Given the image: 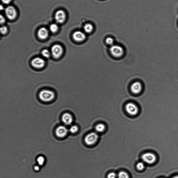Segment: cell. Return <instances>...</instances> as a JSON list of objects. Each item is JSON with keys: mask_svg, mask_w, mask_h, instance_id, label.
<instances>
[{"mask_svg": "<svg viewBox=\"0 0 178 178\" xmlns=\"http://www.w3.org/2000/svg\"><path fill=\"white\" fill-rule=\"evenodd\" d=\"M94 27L91 24L87 23L84 25V31L87 33H90L93 31Z\"/></svg>", "mask_w": 178, "mask_h": 178, "instance_id": "obj_15", "label": "cell"}, {"mask_svg": "<svg viewBox=\"0 0 178 178\" xmlns=\"http://www.w3.org/2000/svg\"><path fill=\"white\" fill-rule=\"evenodd\" d=\"M117 177L116 173L114 172H111L108 175L107 178H116Z\"/></svg>", "mask_w": 178, "mask_h": 178, "instance_id": "obj_24", "label": "cell"}, {"mask_svg": "<svg viewBox=\"0 0 178 178\" xmlns=\"http://www.w3.org/2000/svg\"><path fill=\"white\" fill-rule=\"evenodd\" d=\"M106 43L108 45L112 46L114 43V40L111 37H108L106 39Z\"/></svg>", "mask_w": 178, "mask_h": 178, "instance_id": "obj_23", "label": "cell"}, {"mask_svg": "<svg viewBox=\"0 0 178 178\" xmlns=\"http://www.w3.org/2000/svg\"><path fill=\"white\" fill-rule=\"evenodd\" d=\"M1 33L3 34H5L7 33V27L5 26H3L1 27Z\"/></svg>", "mask_w": 178, "mask_h": 178, "instance_id": "obj_25", "label": "cell"}, {"mask_svg": "<svg viewBox=\"0 0 178 178\" xmlns=\"http://www.w3.org/2000/svg\"><path fill=\"white\" fill-rule=\"evenodd\" d=\"M66 19V14L64 11L60 10L56 12L55 15V19L58 23H63L65 20Z\"/></svg>", "mask_w": 178, "mask_h": 178, "instance_id": "obj_10", "label": "cell"}, {"mask_svg": "<svg viewBox=\"0 0 178 178\" xmlns=\"http://www.w3.org/2000/svg\"><path fill=\"white\" fill-rule=\"evenodd\" d=\"M125 109L128 114L131 116H135L139 112L138 107L132 103H129L126 104Z\"/></svg>", "mask_w": 178, "mask_h": 178, "instance_id": "obj_5", "label": "cell"}, {"mask_svg": "<svg viewBox=\"0 0 178 178\" xmlns=\"http://www.w3.org/2000/svg\"><path fill=\"white\" fill-rule=\"evenodd\" d=\"M48 32L47 29L45 27H42L38 30V35L39 38L41 39H46L48 38Z\"/></svg>", "mask_w": 178, "mask_h": 178, "instance_id": "obj_14", "label": "cell"}, {"mask_svg": "<svg viewBox=\"0 0 178 178\" xmlns=\"http://www.w3.org/2000/svg\"><path fill=\"white\" fill-rule=\"evenodd\" d=\"M1 10H2V9H3V6L2 5H1Z\"/></svg>", "mask_w": 178, "mask_h": 178, "instance_id": "obj_30", "label": "cell"}, {"mask_svg": "<svg viewBox=\"0 0 178 178\" xmlns=\"http://www.w3.org/2000/svg\"><path fill=\"white\" fill-rule=\"evenodd\" d=\"M137 168L138 170L142 171L145 168V165L143 163L139 162L137 164Z\"/></svg>", "mask_w": 178, "mask_h": 178, "instance_id": "obj_20", "label": "cell"}, {"mask_svg": "<svg viewBox=\"0 0 178 178\" xmlns=\"http://www.w3.org/2000/svg\"><path fill=\"white\" fill-rule=\"evenodd\" d=\"M1 23L3 24L5 22V19L3 16L1 15Z\"/></svg>", "mask_w": 178, "mask_h": 178, "instance_id": "obj_27", "label": "cell"}, {"mask_svg": "<svg viewBox=\"0 0 178 178\" xmlns=\"http://www.w3.org/2000/svg\"><path fill=\"white\" fill-rule=\"evenodd\" d=\"M62 52V48L60 45H55L51 48L52 54L55 58H58L60 57Z\"/></svg>", "mask_w": 178, "mask_h": 178, "instance_id": "obj_7", "label": "cell"}, {"mask_svg": "<svg viewBox=\"0 0 178 178\" xmlns=\"http://www.w3.org/2000/svg\"><path fill=\"white\" fill-rule=\"evenodd\" d=\"M144 162L148 164H153L157 161V157L154 154L151 153H144L142 156Z\"/></svg>", "mask_w": 178, "mask_h": 178, "instance_id": "obj_3", "label": "cell"}, {"mask_svg": "<svg viewBox=\"0 0 178 178\" xmlns=\"http://www.w3.org/2000/svg\"><path fill=\"white\" fill-rule=\"evenodd\" d=\"M5 14L6 17L11 20H14L17 16V11L15 8L12 6H8L6 8Z\"/></svg>", "mask_w": 178, "mask_h": 178, "instance_id": "obj_6", "label": "cell"}, {"mask_svg": "<svg viewBox=\"0 0 178 178\" xmlns=\"http://www.w3.org/2000/svg\"><path fill=\"white\" fill-rule=\"evenodd\" d=\"M50 28L52 32L53 33H56L58 31L59 27L56 24H52L50 25Z\"/></svg>", "mask_w": 178, "mask_h": 178, "instance_id": "obj_18", "label": "cell"}, {"mask_svg": "<svg viewBox=\"0 0 178 178\" xmlns=\"http://www.w3.org/2000/svg\"><path fill=\"white\" fill-rule=\"evenodd\" d=\"M54 94L51 90H43L40 92L39 97L40 99L45 102L52 101L54 98Z\"/></svg>", "mask_w": 178, "mask_h": 178, "instance_id": "obj_1", "label": "cell"}, {"mask_svg": "<svg viewBox=\"0 0 178 178\" xmlns=\"http://www.w3.org/2000/svg\"><path fill=\"white\" fill-rule=\"evenodd\" d=\"M98 134L95 132H92L87 135L84 139V141L87 145H92L98 141Z\"/></svg>", "mask_w": 178, "mask_h": 178, "instance_id": "obj_2", "label": "cell"}, {"mask_svg": "<svg viewBox=\"0 0 178 178\" xmlns=\"http://www.w3.org/2000/svg\"><path fill=\"white\" fill-rule=\"evenodd\" d=\"M110 50L112 55L115 57H121L124 53L123 48L118 45H112L110 48Z\"/></svg>", "mask_w": 178, "mask_h": 178, "instance_id": "obj_4", "label": "cell"}, {"mask_svg": "<svg viewBox=\"0 0 178 178\" xmlns=\"http://www.w3.org/2000/svg\"><path fill=\"white\" fill-rule=\"evenodd\" d=\"M63 122L67 125H69L72 124L73 122V117L71 114L69 113H65L62 116Z\"/></svg>", "mask_w": 178, "mask_h": 178, "instance_id": "obj_13", "label": "cell"}, {"mask_svg": "<svg viewBox=\"0 0 178 178\" xmlns=\"http://www.w3.org/2000/svg\"><path fill=\"white\" fill-rule=\"evenodd\" d=\"M142 85L140 82H134L131 86V90L132 93L135 94L140 93L142 90Z\"/></svg>", "mask_w": 178, "mask_h": 178, "instance_id": "obj_12", "label": "cell"}, {"mask_svg": "<svg viewBox=\"0 0 178 178\" xmlns=\"http://www.w3.org/2000/svg\"><path fill=\"white\" fill-rule=\"evenodd\" d=\"M38 164L40 166H42L44 163L45 158L43 157L40 156L37 159Z\"/></svg>", "mask_w": 178, "mask_h": 178, "instance_id": "obj_21", "label": "cell"}, {"mask_svg": "<svg viewBox=\"0 0 178 178\" xmlns=\"http://www.w3.org/2000/svg\"><path fill=\"white\" fill-rule=\"evenodd\" d=\"M106 129V126L104 124H97L95 127V130L97 132H104Z\"/></svg>", "mask_w": 178, "mask_h": 178, "instance_id": "obj_16", "label": "cell"}, {"mask_svg": "<svg viewBox=\"0 0 178 178\" xmlns=\"http://www.w3.org/2000/svg\"><path fill=\"white\" fill-rule=\"evenodd\" d=\"M34 169L36 171H38L39 170V167L38 166H35L34 167Z\"/></svg>", "mask_w": 178, "mask_h": 178, "instance_id": "obj_28", "label": "cell"}, {"mask_svg": "<svg viewBox=\"0 0 178 178\" xmlns=\"http://www.w3.org/2000/svg\"><path fill=\"white\" fill-rule=\"evenodd\" d=\"M41 54L43 57L48 58L50 57V53L48 50L45 49L42 51Z\"/></svg>", "mask_w": 178, "mask_h": 178, "instance_id": "obj_19", "label": "cell"}, {"mask_svg": "<svg viewBox=\"0 0 178 178\" xmlns=\"http://www.w3.org/2000/svg\"><path fill=\"white\" fill-rule=\"evenodd\" d=\"M12 0H1V1L4 4H8L11 2Z\"/></svg>", "mask_w": 178, "mask_h": 178, "instance_id": "obj_26", "label": "cell"}, {"mask_svg": "<svg viewBox=\"0 0 178 178\" xmlns=\"http://www.w3.org/2000/svg\"><path fill=\"white\" fill-rule=\"evenodd\" d=\"M73 38L76 41L82 42L86 39V35L83 32L78 31L74 32L73 35Z\"/></svg>", "mask_w": 178, "mask_h": 178, "instance_id": "obj_11", "label": "cell"}, {"mask_svg": "<svg viewBox=\"0 0 178 178\" xmlns=\"http://www.w3.org/2000/svg\"><path fill=\"white\" fill-rule=\"evenodd\" d=\"M68 130L64 126H60L56 129V134L58 137L63 138L67 135Z\"/></svg>", "mask_w": 178, "mask_h": 178, "instance_id": "obj_9", "label": "cell"}, {"mask_svg": "<svg viewBox=\"0 0 178 178\" xmlns=\"http://www.w3.org/2000/svg\"><path fill=\"white\" fill-rule=\"evenodd\" d=\"M31 64L34 67L36 68H41L44 67L45 62L43 59L40 58H36L31 61Z\"/></svg>", "mask_w": 178, "mask_h": 178, "instance_id": "obj_8", "label": "cell"}, {"mask_svg": "<svg viewBox=\"0 0 178 178\" xmlns=\"http://www.w3.org/2000/svg\"><path fill=\"white\" fill-rule=\"evenodd\" d=\"M78 130V127L77 126L74 125L71 127L70 131L72 133H75Z\"/></svg>", "mask_w": 178, "mask_h": 178, "instance_id": "obj_22", "label": "cell"}, {"mask_svg": "<svg viewBox=\"0 0 178 178\" xmlns=\"http://www.w3.org/2000/svg\"><path fill=\"white\" fill-rule=\"evenodd\" d=\"M171 178H178V176H175Z\"/></svg>", "mask_w": 178, "mask_h": 178, "instance_id": "obj_29", "label": "cell"}, {"mask_svg": "<svg viewBox=\"0 0 178 178\" xmlns=\"http://www.w3.org/2000/svg\"><path fill=\"white\" fill-rule=\"evenodd\" d=\"M118 178H129V176L127 173L124 171H121L117 175Z\"/></svg>", "mask_w": 178, "mask_h": 178, "instance_id": "obj_17", "label": "cell"}]
</instances>
